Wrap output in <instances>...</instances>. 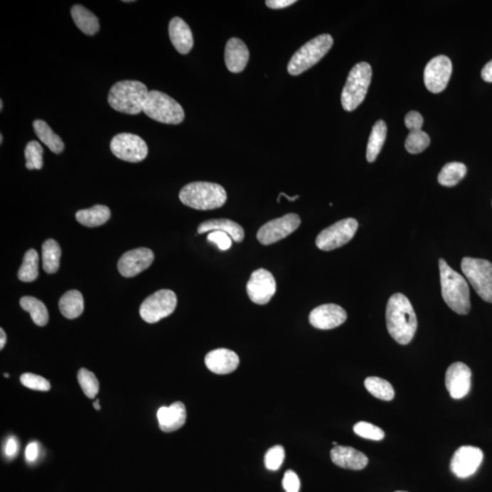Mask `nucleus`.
<instances>
[{
  "mask_svg": "<svg viewBox=\"0 0 492 492\" xmlns=\"http://www.w3.org/2000/svg\"><path fill=\"white\" fill-rule=\"evenodd\" d=\"M61 248L54 239H48L42 245V265L47 274H55L60 268Z\"/></svg>",
  "mask_w": 492,
  "mask_h": 492,
  "instance_id": "nucleus-30",
  "label": "nucleus"
},
{
  "mask_svg": "<svg viewBox=\"0 0 492 492\" xmlns=\"http://www.w3.org/2000/svg\"><path fill=\"white\" fill-rule=\"evenodd\" d=\"M0 109H1V111L3 109V100H0Z\"/></svg>",
  "mask_w": 492,
  "mask_h": 492,
  "instance_id": "nucleus-52",
  "label": "nucleus"
},
{
  "mask_svg": "<svg viewBox=\"0 0 492 492\" xmlns=\"http://www.w3.org/2000/svg\"><path fill=\"white\" fill-rule=\"evenodd\" d=\"M184 205L200 211L221 208L228 200L225 188L208 182H194L184 186L179 193Z\"/></svg>",
  "mask_w": 492,
  "mask_h": 492,
  "instance_id": "nucleus-4",
  "label": "nucleus"
},
{
  "mask_svg": "<svg viewBox=\"0 0 492 492\" xmlns=\"http://www.w3.org/2000/svg\"><path fill=\"white\" fill-rule=\"evenodd\" d=\"M424 119L422 115L417 112H410L405 117V124L410 132L422 129Z\"/></svg>",
  "mask_w": 492,
  "mask_h": 492,
  "instance_id": "nucleus-43",
  "label": "nucleus"
},
{
  "mask_svg": "<svg viewBox=\"0 0 492 492\" xmlns=\"http://www.w3.org/2000/svg\"><path fill=\"white\" fill-rule=\"evenodd\" d=\"M207 240L218 246L220 250L226 251L231 248L232 239L225 232L215 231L210 232L207 236Z\"/></svg>",
  "mask_w": 492,
  "mask_h": 492,
  "instance_id": "nucleus-41",
  "label": "nucleus"
},
{
  "mask_svg": "<svg viewBox=\"0 0 492 492\" xmlns=\"http://www.w3.org/2000/svg\"><path fill=\"white\" fill-rule=\"evenodd\" d=\"M387 331L400 345L410 344L417 331L415 311L402 294H395L388 300L386 311Z\"/></svg>",
  "mask_w": 492,
  "mask_h": 492,
  "instance_id": "nucleus-1",
  "label": "nucleus"
},
{
  "mask_svg": "<svg viewBox=\"0 0 492 492\" xmlns=\"http://www.w3.org/2000/svg\"><path fill=\"white\" fill-rule=\"evenodd\" d=\"M330 456L336 466L352 471H360L368 464L367 456L351 446H336Z\"/></svg>",
  "mask_w": 492,
  "mask_h": 492,
  "instance_id": "nucleus-20",
  "label": "nucleus"
},
{
  "mask_svg": "<svg viewBox=\"0 0 492 492\" xmlns=\"http://www.w3.org/2000/svg\"><path fill=\"white\" fill-rule=\"evenodd\" d=\"M0 336H1V339H0V349H3L6 342V333L3 328L0 329Z\"/></svg>",
  "mask_w": 492,
  "mask_h": 492,
  "instance_id": "nucleus-48",
  "label": "nucleus"
},
{
  "mask_svg": "<svg viewBox=\"0 0 492 492\" xmlns=\"http://www.w3.org/2000/svg\"><path fill=\"white\" fill-rule=\"evenodd\" d=\"M483 461V452L474 446H462L453 455L451 469L458 478L474 475Z\"/></svg>",
  "mask_w": 492,
  "mask_h": 492,
  "instance_id": "nucleus-15",
  "label": "nucleus"
},
{
  "mask_svg": "<svg viewBox=\"0 0 492 492\" xmlns=\"http://www.w3.org/2000/svg\"><path fill=\"white\" fill-rule=\"evenodd\" d=\"M452 74V63L449 57L439 55L429 61L424 70L426 88L432 93L442 92L448 86Z\"/></svg>",
  "mask_w": 492,
  "mask_h": 492,
  "instance_id": "nucleus-14",
  "label": "nucleus"
},
{
  "mask_svg": "<svg viewBox=\"0 0 492 492\" xmlns=\"http://www.w3.org/2000/svg\"><path fill=\"white\" fill-rule=\"evenodd\" d=\"M387 132L386 122L380 119L375 123L368 142L367 160L368 163H373L378 154H380L382 147L386 141Z\"/></svg>",
  "mask_w": 492,
  "mask_h": 492,
  "instance_id": "nucleus-29",
  "label": "nucleus"
},
{
  "mask_svg": "<svg viewBox=\"0 0 492 492\" xmlns=\"http://www.w3.org/2000/svg\"><path fill=\"white\" fill-rule=\"evenodd\" d=\"M205 361L207 368L218 375L232 373L240 363L238 355L228 348H218L209 352Z\"/></svg>",
  "mask_w": 492,
  "mask_h": 492,
  "instance_id": "nucleus-19",
  "label": "nucleus"
},
{
  "mask_svg": "<svg viewBox=\"0 0 492 492\" xmlns=\"http://www.w3.org/2000/svg\"><path fill=\"white\" fill-rule=\"evenodd\" d=\"M283 487L287 492H299L300 480L293 471H287L283 478Z\"/></svg>",
  "mask_w": 492,
  "mask_h": 492,
  "instance_id": "nucleus-42",
  "label": "nucleus"
},
{
  "mask_svg": "<svg viewBox=\"0 0 492 492\" xmlns=\"http://www.w3.org/2000/svg\"><path fill=\"white\" fill-rule=\"evenodd\" d=\"M221 231L231 236L232 241L241 242L245 238V230L239 223L229 219H212L200 223L197 232L198 234Z\"/></svg>",
  "mask_w": 492,
  "mask_h": 492,
  "instance_id": "nucleus-24",
  "label": "nucleus"
},
{
  "mask_svg": "<svg viewBox=\"0 0 492 492\" xmlns=\"http://www.w3.org/2000/svg\"><path fill=\"white\" fill-rule=\"evenodd\" d=\"M100 400H97L96 402L93 403L94 407H95V410H100Z\"/></svg>",
  "mask_w": 492,
  "mask_h": 492,
  "instance_id": "nucleus-50",
  "label": "nucleus"
},
{
  "mask_svg": "<svg viewBox=\"0 0 492 492\" xmlns=\"http://www.w3.org/2000/svg\"><path fill=\"white\" fill-rule=\"evenodd\" d=\"M71 17L74 23L83 32L84 34L93 36L100 31L99 19L90 11L88 9L82 5H74L71 8Z\"/></svg>",
  "mask_w": 492,
  "mask_h": 492,
  "instance_id": "nucleus-25",
  "label": "nucleus"
},
{
  "mask_svg": "<svg viewBox=\"0 0 492 492\" xmlns=\"http://www.w3.org/2000/svg\"><path fill=\"white\" fill-rule=\"evenodd\" d=\"M354 432L361 438L375 440H381L384 439L385 432L378 427L373 424L360 422L354 426Z\"/></svg>",
  "mask_w": 492,
  "mask_h": 492,
  "instance_id": "nucleus-38",
  "label": "nucleus"
},
{
  "mask_svg": "<svg viewBox=\"0 0 492 492\" xmlns=\"http://www.w3.org/2000/svg\"><path fill=\"white\" fill-rule=\"evenodd\" d=\"M439 267L443 299L449 309L459 315H467L471 310L467 281L461 274L453 270L444 259H440Z\"/></svg>",
  "mask_w": 492,
  "mask_h": 492,
  "instance_id": "nucleus-2",
  "label": "nucleus"
},
{
  "mask_svg": "<svg viewBox=\"0 0 492 492\" xmlns=\"http://www.w3.org/2000/svg\"><path fill=\"white\" fill-rule=\"evenodd\" d=\"M77 380L80 385V387L89 399H94L96 395L99 393L100 385L95 375L86 368L80 369L77 373Z\"/></svg>",
  "mask_w": 492,
  "mask_h": 492,
  "instance_id": "nucleus-37",
  "label": "nucleus"
},
{
  "mask_svg": "<svg viewBox=\"0 0 492 492\" xmlns=\"http://www.w3.org/2000/svg\"><path fill=\"white\" fill-rule=\"evenodd\" d=\"M38 252L34 249H30L26 252L21 268H19L18 277V279L25 282V283H31L37 279L38 277Z\"/></svg>",
  "mask_w": 492,
  "mask_h": 492,
  "instance_id": "nucleus-33",
  "label": "nucleus"
},
{
  "mask_svg": "<svg viewBox=\"0 0 492 492\" xmlns=\"http://www.w3.org/2000/svg\"><path fill=\"white\" fill-rule=\"evenodd\" d=\"M60 313L68 319H74L83 313L84 300L82 293L70 290L64 294L59 303Z\"/></svg>",
  "mask_w": 492,
  "mask_h": 492,
  "instance_id": "nucleus-28",
  "label": "nucleus"
},
{
  "mask_svg": "<svg viewBox=\"0 0 492 492\" xmlns=\"http://www.w3.org/2000/svg\"><path fill=\"white\" fill-rule=\"evenodd\" d=\"M467 174V167L461 163L446 164L439 174L438 181L442 186L453 187L457 186Z\"/></svg>",
  "mask_w": 492,
  "mask_h": 492,
  "instance_id": "nucleus-32",
  "label": "nucleus"
},
{
  "mask_svg": "<svg viewBox=\"0 0 492 492\" xmlns=\"http://www.w3.org/2000/svg\"><path fill=\"white\" fill-rule=\"evenodd\" d=\"M429 144V136L422 129H419V131L410 132L405 142V147L410 154H417L425 151Z\"/></svg>",
  "mask_w": 492,
  "mask_h": 492,
  "instance_id": "nucleus-36",
  "label": "nucleus"
},
{
  "mask_svg": "<svg viewBox=\"0 0 492 492\" xmlns=\"http://www.w3.org/2000/svg\"><path fill=\"white\" fill-rule=\"evenodd\" d=\"M301 225L299 215L296 213L280 217L264 223L257 232V240L264 245H270L287 237L299 229Z\"/></svg>",
  "mask_w": 492,
  "mask_h": 492,
  "instance_id": "nucleus-12",
  "label": "nucleus"
},
{
  "mask_svg": "<svg viewBox=\"0 0 492 492\" xmlns=\"http://www.w3.org/2000/svg\"><path fill=\"white\" fill-rule=\"evenodd\" d=\"M358 228V223L354 218L336 222L328 228L323 230L317 235L316 244L320 250L332 251L342 247L354 237Z\"/></svg>",
  "mask_w": 492,
  "mask_h": 492,
  "instance_id": "nucleus-10",
  "label": "nucleus"
},
{
  "mask_svg": "<svg viewBox=\"0 0 492 492\" xmlns=\"http://www.w3.org/2000/svg\"><path fill=\"white\" fill-rule=\"evenodd\" d=\"M144 112L148 117L165 124H180L186 117L183 107L176 100L159 90L149 92Z\"/></svg>",
  "mask_w": 492,
  "mask_h": 492,
  "instance_id": "nucleus-7",
  "label": "nucleus"
},
{
  "mask_svg": "<svg viewBox=\"0 0 492 492\" xmlns=\"http://www.w3.org/2000/svg\"><path fill=\"white\" fill-rule=\"evenodd\" d=\"M33 129L37 137L53 153L56 154L63 153L65 148L63 139L55 134L46 122L42 121V119H36L33 122Z\"/></svg>",
  "mask_w": 492,
  "mask_h": 492,
  "instance_id": "nucleus-27",
  "label": "nucleus"
},
{
  "mask_svg": "<svg viewBox=\"0 0 492 492\" xmlns=\"http://www.w3.org/2000/svg\"><path fill=\"white\" fill-rule=\"evenodd\" d=\"M348 319L346 310L335 304H326L311 311L309 322L314 328L328 330L338 328Z\"/></svg>",
  "mask_w": 492,
  "mask_h": 492,
  "instance_id": "nucleus-18",
  "label": "nucleus"
},
{
  "mask_svg": "<svg viewBox=\"0 0 492 492\" xmlns=\"http://www.w3.org/2000/svg\"><path fill=\"white\" fill-rule=\"evenodd\" d=\"M38 445L37 442H31L26 449L25 457L28 461L33 462L38 459Z\"/></svg>",
  "mask_w": 492,
  "mask_h": 492,
  "instance_id": "nucleus-45",
  "label": "nucleus"
},
{
  "mask_svg": "<svg viewBox=\"0 0 492 492\" xmlns=\"http://www.w3.org/2000/svg\"><path fill=\"white\" fill-rule=\"evenodd\" d=\"M396 492H407V491H396Z\"/></svg>",
  "mask_w": 492,
  "mask_h": 492,
  "instance_id": "nucleus-53",
  "label": "nucleus"
},
{
  "mask_svg": "<svg viewBox=\"0 0 492 492\" xmlns=\"http://www.w3.org/2000/svg\"><path fill=\"white\" fill-rule=\"evenodd\" d=\"M111 151L119 160L128 163H140L147 157L148 146L140 136L119 134L112 138Z\"/></svg>",
  "mask_w": 492,
  "mask_h": 492,
  "instance_id": "nucleus-11",
  "label": "nucleus"
},
{
  "mask_svg": "<svg viewBox=\"0 0 492 492\" xmlns=\"http://www.w3.org/2000/svg\"><path fill=\"white\" fill-rule=\"evenodd\" d=\"M177 306V296L171 290L161 289L148 296L140 307V315L145 322L154 323L169 316Z\"/></svg>",
  "mask_w": 492,
  "mask_h": 492,
  "instance_id": "nucleus-9",
  "label": "nucleus"
},
{
  "mask_svg": "<svg viewBox=\"0 0 492 492\" xmlns=\"http://www.w3.org/2000/svg\"><path fill=\"white\" fill-rule=\"evenodd\" d=\"M446 390L452 399L461 400L467 396L471 387V370L462 362H456L446 369L445 375Z\"/></svg>",
  "mask_w": 492,
  "mask_h": 492,
  "instance_id": "nucleus-16",
  "label": "nucleus"
},
{
  "mask_svg": "<svg viewBox=\"0 0 492 492\" xmlns=\"http://www.w3.org/2000/svg\"><path fill=\"white\" fill-rule=\"evenodd\" d=\"M21 382L26 387L38 391H48L50 390V384L46 378L41 375L26 373L21 375Z\"/></svg>",
  "mask_w": 492,
  "mask_h": 492,
  "instance_id": "nucleus-40",
  "label": "nucleus"
},
{
  "mask_svg": "<svg viewBox=\"0 0 492 492\" xmlns=\"http://www.w3.org/2000/svg\"><path fill=\"white\" fill-rule=\"evenodd\" d=\"M246 292L252 303L267 305L277 292V282L269 271L260 268L252 272L246 284Z\"/></svg>",
  "mask_w": 492,
  "mask_h": 492,
  "instance_id": "nucleus-13",
  "label": "nucleus"
},
{
  "mask_svg": "<svg viewBox=\"0 0 492 492\" xmlns=\"http://www.w3.org/2000/svg\"><path fill=\"white\" fill-rule=\"evenodd\" d=\"M26 167L28 170H41L43 167V148L40 142L31 141L25 148Z\"/></svg>",
  "mask_w": 492,
  "mask_h": 492,
  "instance_id": "nucleus-35",
  "label": "nucleus"
},
{
  "mask_svg": "<svg viewBox=\"0 0 492 492\" xmlns=\"http://www.w3.org/2000/svg\"><path fill=\"white\" fill-rule=\"evenodd\" d=\"M481 77L486 82H492V60L485 65L481 70Z\"/></svg>",
  "mask_w": 492,
  "mask_h": 492,
  "instance_id": "nucleus-47",
  "label": "nucleus"
},
{
  "mask_svg": "<svg viewBox=\"0 0 492 492\" xmlns=\"http://www.w3.org/2000/svg\"><path fill=\"white\" fill-rule=\"evenodd\" d=\"M159 427L164 432H173L182 428L186 422V409L182 402L171 404L170 407H161L158 410Z\"/></svg>",
  "mask_w": 492,
  "mask_h": 492,
  "instance_id": "nucleus-21",
  "label": "nucleus"
},
{
  "mask_svg": "<svg viewBox=\"0 0 492 492\" xmlns=\"http://www.w3.org/2000/svg\"><path fill=\"white\" fill-rule=\"evenodd\" d=\"M296 2V0H268L265 4L272 9H282L292 6Z\"/></svg>",
  "mask_w": 492,
  "mask_h": 492,
  "instance_id": "nucleus-44",
  "label": "nucleus"
},
{
  "mask_svg": "<svg viewBox=\"0 0 492 492\" xmlns=\"http://www.w3.org/2000/svg\"><path fill=\"white\" fill-rule=\"evenodd\" d=\"M281 196H284V197H286V198H287V200H291V202H294V200H297V199L299 198V196H294V197H289V196H287V194H286V193H281L279 194V197H281Z\"/></svg>",
  "mask_w": 492,
  "mask_h": 492,
  "instance_id": "nucleus-49",
  "label": "nucleus"
},
{
  "mask_svg": "<svg viewBox=\"0 0 492 492\" xmlns=\"http://www.w3.org/2000/svg\"><path fill=\"white\" fill-rule=\"evenodd\" d=\"M365 387L371 395L378 400L390 401L394 399L395 391L390 382L378 377L365 378Z\"/></svg>",
  "mask_w": 492,
  "mask_h": 492,
  "instance_id": "nucleus-34",
  "label": "nucleus"
},
{
  "mask_svg": "<svg viewBox=\"0 0 492 492\" xmlns=\"http://www.w3.org/2000/svg\"><path fill=\"white\" fill-rule=\"evenodd\" d=\"M3 144V134H0V144Z\"/></svg>",
  "mask_w": 492,
  "mask_h": 492,
  "instance_id": "nucleus-51",
  "label": "nucleus"
},
{
  "mask_svg": "<svg viewBox=\"0 0 492 492\" xmlns=\"http://www.w3.org/2000/svg\"><path fill=\"white\" fill-rule=\"evenodd\" d=\"M18 442L14 438H11L6 442L5 446V454L6 457L14 458L18 453Z\"/></svg>",
  "mask_w": 492,
  "mask_h": 492,
  "instance_id": "nucleus-46",
  "label": "nucleus"
},
{
  "mask_svg": "<svg viewBox=\"0 0 492 492\" xmlns=\"http://www.w3.org/2000/svg\"><path fill=\"white\" fill-rule=\"evenodd\" d=\"M111 218V210L105 205H97L92 208L80 210L76 213L77 221L87 228L105 225Z\"/></svg>",
  "mask_w": 492,
  "mask_h": 492,
  "instance_id": "nucleus-26",
  "label": "nucleus"
},
{
  "mask_svg": "<svg viewBox=\"0 0 492 492\" xmlns=\"http://www.w3.org/2000/svg\"><path fill=\"white\" fill-rule=\"evenodd\" d=\"M284 459V449L280 445L274 446L268 449L264 456L265 468L272 471H278Z\"/></svg>",
  "mask_w": 492,
  "mask_h": 492,
  "instance_id": "nucleus-39",
  "label": "nucleus"
},
{
  "mask_svg": "<svg viewBox=\"0 0 492 492\" xmlns=\"http://www.w3.org/2000/svg\"><path fill=\"white\" fill-rule=\"evenodd\" d=\"M225 60L230 73H242L249 60V50L245 42L237 38H230L225 46Z\"/></svg>",
  "mask_w": 492,
  "mask_h": 492,
  "instance_id": "nucleus-22",
  "label": "nucleus"
},
{
  "mask_svg": "<svg viewBox=\"0 0 492 492\" xmlns=\"http://www.w3.org/2000/svg\"><path fill=\"white\" fill-rule=\"evenodd\" d=\"M148 93L146 85L138 80H122L109 90L108 102L115 111L137 115L144 112Z\"/></svg>",
  "mask_w": 492,
  "mask_h": 492,
  "instance_id": "nucleus-3",
  "label": "nucleus"
},
{
  "mask_svg": "<svg viewBox=\"0 0 492 492\" xmlns=\"http://www.w3.org/2000/svg\"><path fill=\"white\" fill-rule=\"evenodd\" d=\"M333 44L334 40L329 34L319 35L309 41L294 54L288 63V73L292 76H299L315 66L331 50Z\"/></svg>",
  "mask_w": 492,
  "mask_h": 492,
  "instance_id": "nucleus-5",
  "label": "nucleus"
},
{
  "mask_svg": "<svg viewBox=\"0 0 492 492\" xmlns=\"http://www.w3.org/2000/svg\"><path fill=\"white\" fill-rule=\"evenodd\" d=\"M171 43L178 53L186 55L193 47V36L189 26L181 18H173L169 24Z\"/></svg>",
  "mask_w": 492,
  "mask_h": 492,
  "instance_id": "nucleus-23",
  "label": "nucleus"
},
{
  "mask_svg": "<svg viewBox=\"0 0 492 492\" xmlns=\"http://www.w3.org/2000/svg\"><path fill=\"white\" fill-rule=\"evenodd\" d=\"M154 260V254L151 249L141 247L126 252L119 258L118 270L124 277H134L146 270Z\"/></svg>",
  "mask_w": 492,
  "mask_h": 492,
  "instance_id": "nucleus-17",
  "label": "nucleus"
},
{
  "mask_svg": "<svg viewBox=\"0 0 492 492\" xmlns=\"http://www.w3.org/2000/svg\"><path fill=\"white\" fill-rule=\"evenodd\" d=\"M22 309L31 314V319L38 326H46L48 322V312L46 306L41 300L33 296H23L21 299Z\"/></svg>",
  "mask_w": 492,
  "mask_h": 492,
  "instance_id": "nucleus-31",
  "label": "nucleus"
},
{
  "mask_svg": "<svg viewBox=\"0 0 492 492\" xmlns=\"http://www.w3.org/2000/svg\"><path fill=\"white\" fill-rule=\"evenodd\" d=\"M461 270L476 293L485 302L492 303V264L484 259L465 257Z\"/></svg>",
  "mask_w": 492,
  "mask_h": 492,
  "instance_id": "nucleus-8",
  "label": "nucleus"
},
{
  "mask_svg": "<svg viewBox=\"0 0 492 492\" xmlns=\"http://www.w3.org/2000/svg\"><path fill=\"white\" fill-rule=\"evenodd\" d=\"M372 79V69L368 63L353 67L343 89L341 103L346 112H353L364 102Z\"/></svg>",
  "mask_w": 492,
  "mask_h": 492,
  "instance_id": "nucleus-6",
  "label": "nucleus"
}]
</instances>
